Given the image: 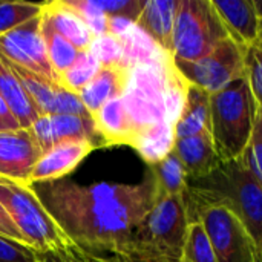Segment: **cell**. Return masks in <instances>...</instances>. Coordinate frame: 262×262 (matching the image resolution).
I'll return each instance as SVG.
<instances>
[{
	"label": "cell",
	"mask_w": 262,
	"mask_h": 262,
	"mask_svg": "<svg viewBox=\"0 0 262 262\" xmlns=\"http://www.w3.org/2000/svg\"><path fill=\"white\" fill-rule=\"evenodd\" d=\"M41 203L71 239L86 252L118 256L132 232L161 196L149 169L138 184L52 181L35 189Z\"/></svg>",
	"instance_id": "cell-1"
},
{
	"label": "cell",
	"mask_w": 262,
	"mask_h": 262,
	"mask_svg": "<svg viewBox=\"0 0 262 262\" xmlns=\"http://www.w3.org/2000/svg\"><path fill=\"white\" fill-rule=\"evenodd\" d=\"M183 198L187 213L203 206H221L230 210L262 252V184L239 158L221 163L204 178L189 181Z\"/></svg>",
	"instance_id": "cell-2"
},
{
	"label": "cell",
	"mask_w": 262,
	"mask_h": 262,
	"mask_svg": "<svg viewBox=\"0 0 262 262\" xmlns=\"http://www.w3.org/2000/svg\"><path fill=\"white\" fill-rule=\"evenodd\" d=\"M187 227L184 198L161 195L115 258L126 262H183Z\"/></svg>",
	"instance_id": "cell-3"
},
{
	"label": "cell",
	"mask_w": 262,
	"mask_h": 262,
	"mask_svg": "<svg viewBox=\"0 0 262 262\" xmlns=\"http://www.w3.org/2000/svg\"><path fill=\"white\" fill-rule=\"evenodd\" d=\"M258 107L246 75L210 95V135L221 163L241 158L250 141Z\"/></svg>",
	"instance_id": "cell-4"
},
{
	"label": "cell",
	"mask_w": 262,
	"mask_h": 262,
	"mask_svg": "<svg viewBox=\"0 0 262 262\" xmlns=\"http://www.w3.org/2000/svg\"><path fill=\"white\" fill-rule=\"evenodd\" d=\"M0 203L35 252L66 250L74 246L31 184L0 178Z\"/></svg>",
	"instance_id": "cell-5"
},
{
	"label": "cell",
	"mask_w": 262,
	"mask_h": 262,
	"mask_svg": "<svg viewBox=\"0 0 262 262\" xmlns=\"http://www.w3.org/2000/svg\"><path fill=\"white\" fill-rule=\"evenodd\" d=\"M229 35L212 0H178L172 57L195 61L206 57Z\"/></svg>",
	"instance_id": "cell-6"
},
{
	"label": "cell",
	"mask_w": 262,
	"mask_h": 262,
	"mask_svg": "<svg viewBox=\"0 0 262 262\" xmlns=\"http://www.w3.org/2000/svg\"><path fill=\"white\" fill-rule=\"evenodd\" d=\"M246 45L227 37L200 60H173V63L189 84L212 95L246 75Z\"/></svg>",
	"instance_id": "cell-7"
},
{
	"label": "cell",
	"mask_w": 262,
	"mask_h": 262,
	"mask_svg": "<svg viewBox=\"0 0 262 262\" xmlns=\"http://www.w3.org/2000/svg\"><path fill=\"white\" fill-rule=\"evenodd\" d=\"M187 218L189 223L200 221L204 226L218 262H253L255 253L259 252L244 224L226 207H196Z\"/></svg>",
	"instance_id": "cell-8"
},
{
	"label": "cell",
	"mask_w": 262,
	"mask_h": 262,
	"mask_svg": "<svg viewBox=\"0 0 262 262\" xmlns=\"http://www.w3.org/2000/svg\"><path fill=\"white\" fill-rule=\"evenodd\" d=\"M40 15L0 37V55L9 63L60 84L40 31Z\"/></svg>",
	"instance_id": "cell-9"
},
{
	"label": "cell",
	"mask_w": 262,
	"mask_h": 262,
	"mask_svg": "<svg viewBox=\"0 0 262 262\" xmlns=\"http://www.w3.org/2000/svg\"><path fill=\"white\" fill-rule=\"evenodd\" d=\"M23 88L35 104L38 115H80L92 117L80 97L61 88L57 83L45 80L26 69L11 63Z\"/></svg>",
	"instance_id": "cell-10"
},
{
	"label": "cell",
	"mask_w": 262,
	"mask_h": 262,
	"mask_svg": "<svg viewBox=\"0 0 262 262\" xmlns=\"http://www.w3.org/2000/svg\"><path fill=\"white\" fill-rule=\"evenodd\" d=\"M41 154L29 127L0 132V178L31 184V173Z\"/></svg>",
	"instance_id": "cell-11"
},
{
	"label": "cell",
	"mask_w": 262,
	"mask_h": 262,
	"mask_svg": "<svg viewBox=\"0 0 262 262\" xmlns=\"http://www.w3.org/2000/svg\"><path fill=\"white\" fill-rule=\"evenodd\" d=\"M41 152L64 140H88L104 147L92 117L80 115H40L29 127Z\"/></svg>",
	"instance_id": "cell-12"
},
{
	"label": "cell",
	"mask_w": 262,
	"mask_h": 262,
	"mask_svg": "<svg viewBox=\"0 0 262 262\" xmlns=\"http://www.w3.org/2000/svg\"><path fill=\"white\" fill-rule=\"evenodd\" d=\"M95 149L88 140H64L41 154L31 173V184H45L63 180Z\"/></svg>",
	"instance_id": "cell-13"
},
{
	"label": "cell",
	"mask_w": 262,
	"mask_h": 262,
	"mask_svg": "<svg viewBox=\"0 0 262 262\" xmlns=\"http://www.w3.org/2000/svg\"><path fill=\"white\" fill-rule=\"evenodd\" d=\"M173 154L180 160L189 181L210 175L221 164L210 132H203L187 138H177Z\"/></svg>",
	"instance_id": "cell-14"
},
{
	"label": "cell",
	"mask_w": 262,
	"mask_h": 262,
	"mask_svg": "<svg viewBox=\"0 0 262 262\" xmlns=\"http://www.w3.org/2000/svg\"><path fill=\"white\" fill-rule=\"evenodd\" d=\"M212 3L233 40L246 46L258 41L261 20L253 0H212Z\"/></svg>",
	"instance_id": "cell-15"
},
{
	"label": "cell",
	"mask_w": 262,
	"mask_h": 262,
	"mask_svg": "<svg viewBox=\"0 0 262 262\" xmlns=\"http://www.w3.org/2000/svg\"><path fill=\"white\" fill-rule=\"evenodd\" d=\"M0 97L18 121L20 127L28 129L40 117L29 94L23 88L14 68L0 55Z\"/></svg>",
	"instance_id": "cell-16"
},
{
	"label": "cell",
	"mask_w": 262,
	"mask_h": 262,
	"mask_svg": "<svg viewBox=\"0 0 262 262\" xmlns=\"http://www.w3.org/2000/svg\"><path fill=\"white\" fill-rule=\"evenodd\" d=\"M129 68L124 66H103L94 80L80 92V100L91 115L100 111L109 100L121 97L127 86Z\"/></svg>",
	"instance_id": "cell-17"
},
{
	"label": "cell",
	"mask_w": 262,
	"mask_h": 262,
	"mask_svg": "<svg viewBox=\"0 0 262 262\" xmlns=\"http://www.w3.org/2000/svg\"><path fill=\"white\" fill-rule=\"evenodd\" d=\"M178 0H147L135 25L172 55V37Z\"/></svg>",
	"instance_id": "cell-18"
},
{
	"label": "cell",
	"mask_w": 262,
	"mask_h": 262,
	"mask_svg": "<svg viewBox=\"0 0 262 262\" xmlns=\"http://www.w3.org/2000/svg\"><path fill=\"white\" fill-rule=\"evenodd\" d=\"M92 118L104 146H130V141L135 135V129L126 111L123 95L109 100L100 107L98 112L92 115Z\"/></svg>",
	"instance_id": "cell-19"
},
{
	"label": "cell",
	"mask_w": 262,
	"mask_h": 262,
	"mask_svg": "<svg viewBox=\"0 0 262 262\" xmlns=\"http://www.w3.org/2000/svg\"><path fill=\"white\" fill-rule=\"evenodd\" d=\"M123 45L124 68H134L138 64H166L173 60V57L164 51L152 37H149L135 23L127 28L123 34L115 35Z\"/></svg>",
	"instance_id": "cell-20"
},
{
	"label": "cell",
	"mask_w": 262,
	"mask_h": 262,
	"mask_svg": "<svg viewBox=\"0 0 262 262\" xmlns=\"http://www.w3.org/2000/svg\"><path fill=\"white\" fill-rule=\"evenodd\" d=\"M41 15L52 25V28L71 41L80 52L89 51L94 34L84 25V21L64 3V0L45 2Z\"/></svg>",
	"instance_id": "cell-21"
},
{
	"label": "cell",
	"mask_w": 262,
	"mask_h": 262,
	"mask_svg": "<svg viewBox=\"0 0 262 262\" xmlns=\"http://www.w3.org/2000/svg\"><path fill=\"white\" fill-rule=\"evenodd\" d=\"M175 138H187L203 132H210V94L187 84L184 106L180 118L173 124Z\"/></svg>",
	"instance_id": "cell-22"
},
{
	"label": "cell",
	"mask_w": 262,
	"mask_h": 262,
	"mask_svg": "<svg viewBox=\"0 0 262 262\" xmlns=\"http://www.w3.org/2000/svg\"><path fill=\"white\" fill-rule=\"evenodd\" d=\"M175 140L173 123L169 120H161L152 126L140 129L134 135L130 147L135 149L149 166H154L173 152Z\"/></svg>",
	"instance_id": "cell-23"
},
{
	"label": "cell",
	"mask_w": 262,
	"mask_h": 262,
	"mask_svg": "<svg viewBox=\"0 0 262 262\" xmlns=\"http://www.w3.org/2000/svg\"><path fill=\"white\" fill-rule=\"evenodd\" d=\"M40 20H41L40 31H41V37L46 45L49 61L60 78V75L64 74L74 64L80 51L71 41H68L64 37H61L41 14H40Z\"/></svg>",
	"instance_id": "cell-24"
},
{
	"label": "cell",
	"mask_w": 262,
	"mask_h": 262,
	"mask_svg": "<svg viewBox=\"0 0 262 262\" xmlns=\"http://www.w3.org/2000/svg\"><path fill=\"white\" fill-rule=\"evenodd\" d=\"M149 169L154 172L160 192L164 196H184L189 187V178L177 158V155L172 152L167 155L161 163L149 166Z\"/></svg>",
	"instance_id": "cell-25"
},
{
	"label": "cell",
	"mask_w": 262,
	"mask_h": 262,
	"mask_svg": "<svg viewBox=\"0 0 262 262\" xmlns=\"http://www.w3.org/2000/svg\"><path fill=\"white\" fill-rule=\"evenodd\" d=\"M103 66L91 51H81L74 64L60 75V86L66 91L80 95V92L94 80Z\"/></svg>",
	"instance_id": "cell-26"
},
{
	"label": "cell",
	"mask_w": 262,
	"mask_h": 262,
	"mask_svg": "<svg viewBox=\"0 0 262 262\" xmlns=\"http://www.w3.org/2000/svg\"><path fill=\"white\" fill-rule=\"evenodd\" d=\"M183 262H218L209 235L200 221L189 223Z\"/></svg>",
	"instance_id": "cell-27"
},
{
	"label": "cell",
	"mask_w": 262,
	"mask_h": 262,
	"mask_svg": "<svg viewBox=\"0 0 262 262\" xmlns=\"http://www.w3.org/2000/svg\"><path fill=\"white\" fill-rule=\"evenodd\" d=\"M45 2H0V37L38 17Z\"/></svg>",
	"instance_id": "cell-28"
},
{
	"label": "cell",
	"mask_w": 262,
	"mask_h": 262,
	"mask_svg": "<svg viewBox=\"0 0 262 262\" xmlns=\"http://www.w3.org/2000/svg\"><path fill=\"white\" fill-rule=\"evenodd\" d=\"M64 3L84 21L94 37L109 32V17L95 5L94 0H64Z\"/></svg>",
	"instance_id": "cell-29"
},
{
	"label": "cell",
	"mask_w": 262,
	"mask_h": 262,
	"mask_svg": "<svg viewBox=\"0 0 262 262\" xmlns=\"http://www.w3.org/2000/svg\"><path fill=\"white\" fill-rule=\"evenodd\" d=\"M89 51L100 61L101 66H123L124 51L118 37L112 34H103L94 37Z\"/></svg>",
	"instance_id": "cell-30"
},
{
	"label": "cell",
	"mask_w": 262,
	"mask_h": 262,
	"mask_svg": "<svg viewBox=\"0 0 262 262\" xmlns=\"http://www.w3.org/2000/svg\"><path fill=\"white\" fill-rule=\"evenodd\" d=\"M239 160L262 184V107H258V115L250 141Z\"/></svg>",
	"instance_id": "cell-31"
},
{
	"label": "cell",
	"mask_w": 262,
	"mask_h": 262,
	"mask_svg": "<svg viewBox=\"0 0 262 262\" xmlns=\"http://www.w3.org/2000/svg\"><path fill=\"white\" fill-rule=\"evenodd\" d=\"M246 78L258 106L262 107V46L259 43H253L246 49Z\"/></svg>",
	"instance_id": "cell-32"
},
{
	"label": "cell",
	"mask_w": 262,
	"mask_h": 262,
	"mask_svg": "<svg viewBox=\"0 0 262 262\" xmlns=\"http://www.w3.org/2000/svg\"><path fill=\"white\" fill-rule=\"evenodd\" d=\"M107 17H123L137 21L147 0H94Z\"/></svg>",
	"instance_id": "cell-33"
},
{
	"label": "cell",
	"mask_w": 262,
	"mask_h": 262,
	"mask_svg": "<svg viewBox=\"0 0 262 262\" xmlns=\"http://www.w3.org/2000/svg\"><path fill=\"white\" fill-rule=\"evenodd\" d=\"M0 262H35V250L0 236Z\"/></svg>",
	"instance_id": "cell-34"
},
{
	"label": "cell",
	"mask_w": 262,
	"mask_h": 262,
	"mask_svg": "<svg viewBox=\"0 0 262 262\" xmlns=\"http://www.w3.org/2000/svg\"><path fill=\"white\" fill-rule=\"evenodd\" d=\"M0 236H5L8 239H12L15 243H20L23 246L31 247L29 243L26 241V238L20 233V230L17 229V226L14 224V221L6 213V210L2 206V203H0Z\"/></svg>",
	"instance_id": "cell-35"
},
{
	"label": "cell",
	"mask_w": 262,
	"mask_h": 262,
	"mask_svg": "<svg viewBox=\"0 0 262 262\" xmlns=\"http://www.w3.org/2000/svg\"><path fill=\"white\" fill-rule=\"evenodd\" d=\"M35 262H78L72 253V247L66 250L35 252Z\"/></svg>",
	"instance_id": "cell-36"
},
{
	"label": "cell",
	"mask_w": 262,
	"mask_h": 262,
	"mask_svg": "<svg viewBox=\"0 0 262 262\" xmlns=\"http://www.w3.org/2000/svg\"><path fill=\"white\" fill-rule=\"evenodd\" d=\"M72 253L74 256L77 258L78 262H126L120 258H115V256H111V258H104L101 255H95V253H91V252H86L77 246H72Z\"/></svg>",
	"instance_id": "cell-37"
},
{
	"label": "cell",
	"mask_w": 262,
	"mask_h": 262,
	"mask_svg": "<svg viewBox=\"0 0 262 262\" xmlns=\"http://www.w3.org/2000/svg\"><path fill=\"white\" fill-rule=\"evenodd\" d=\"M15 129H20V124L14 118V115L11 114L8 106L5 104L3 98L0 97V132H3V130H15Z\"/></svg>",
	"instance_id": "cell-38"
},
{
	"label": "cell",
	"mask_w": 262,
	"mask_h": 262,
	"mask_svg": "<svg viewBox=\"0 0 262 262\" xmlns=\"http://www.w3.org/2000/svg\"><path fill=\"white\" fill-rule=\"evenodd\" d=\"M253 6L256 9V14L259 17V20H262V0H253Z\"/></svg>",
	"instance_id": "cell-39"
},
{
	"label": "cell",
	"mask_w": 262,
	"mask_h": 262,
	"mask_svg": "<svg viewBox=\"0 0 262 262\" xmlns=\"http://www.w3.org/2000/svg\"><path fill=\"white\" fill-rule=\"evenodd\" d=\"M256 43H259L262 46V20L259 21V34H258V41Z\"/></svg>",
	"instance_id": "cell-40"
},
{
	"label": "cell",
	"mask_w": 262,
	"mask_h": 262,
	"mask_svg": "<svg viewBox=\"0 0 262 262\" xmlns=\"http://www.w3.org/2000/svg\"><path fill=\"white\" fill-rule=\"evenodd\" d=\"M253 262H262L261 252H256V253H255V256H253Z\"/></svg>",
	"instance_id": "cell-41"
}]
</instances>
